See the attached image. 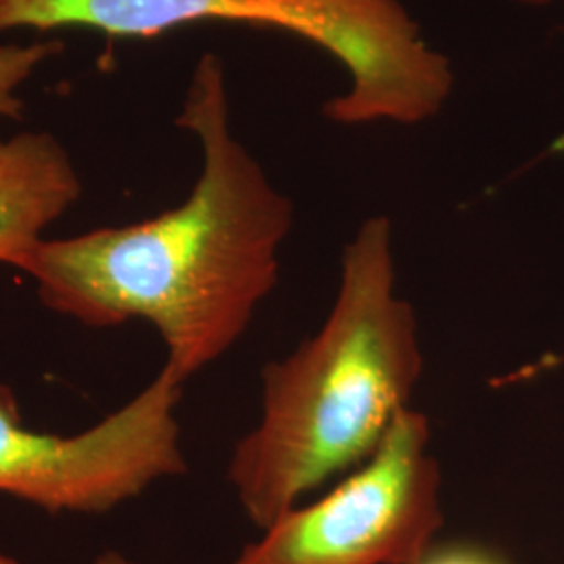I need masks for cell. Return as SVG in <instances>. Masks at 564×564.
Listing matches in <instances>:
<instances>
[{"instance_id":"8992f818","label":"cell","mask_w":564,"mask_h":564,"mask_svg":"<svg viewBox=\"0 0 564 564\" xmlns=\"http://www.w3.org/2000/svg\"><path fill=\"white\" fill-rule=\"evenodd\" d=\"M80 195V176L57 137L41 130L0 139V263L21 270Z\"/></svg>"},{"instance_id":"5b68a950","label":"cell","mask_w":564,"mask_h":564,"mask_svg":"<svg viewBox=\"0 0 564 564\" xmlns=\"http://www.w3.org/2000/svg\"><path fill=\"white\" fill-rule=\"evenodd\" d=\"M182 387L162 368L101 423L55 435L28 429L15 391L0 383V494L51 514H101L160 479L184 475Z\"/></svg>"},{"instance_id":"277c9868","label":"cell","mask_w":564,"mask_h":564,"mask_svg":"<svg viewBox=\"0 0 564 564\" xmlns=\"http://www.w3.org/2000/svg\"><path fill=\"white\" fill-rule=\"evenodd\" d=\"M431 426L403 410L379 449L312 505L263 529L235 564H416L444 524Z\"/></svg>"},{"instance_id":"ba28073f","label":"cell","mask_w":564,"mask_h":564,"mask_svg":"<svg viewBox=\"0 0 564 564\" xmlns=\"http://www.w3.org/2000/svg\"><path fill=\"white\" fill-rule=\"evenodd\" d=\"M416 564H510L505 556L473 542L431 545Z\"/></svg>"},{"instance_id":"6da1fadb","label":"cell","mask_w":564,"mask_h":564,"mask_svg":"<svg viewBox=\"0 0 564 564\" xmlns=\"http://www.w3.org/2000/svg\"><path fill=\"white\" fill-rule=\"evenodd\" d=\"M176 123L202 144L186 202L142 223L44 239L21 265L42 305L76 323L155 326L186 383L241 339L279 281L293 203L230 132L223 59L203 55Z\"/></svg>"},{"instance_id":"30bf717a","label":"cell","mask_w":564,"mask_h":564,"mask_svg":"<svg viewBox=\"0 0 564 564\" xmlns=\"http://www.w3.org/2000/svg\"><path fill=\"white\" fill-rule=\"evenodd\" d=\"M88 564H139L134 561H130L128 556H123L120 552H102L95 561H90Z\"/></svg>"},{"instance_id":"3957f363","label":"cell","mask_w":564,"mask_h":564,"mask_svg":"<svg viewBox=\"0 0 564 564\" xmlns=\"http://www.w3.org/2000/svg\"><path fill=\"white\" fill-rule=\"evenodd\" d=\"M197 21L281 30L333 55L349 74V90L326 111L343 126L412 121L447 76L444 55L424 42L400 0H0V34L78 25L151 39Z\"/></svg>"},{"instance_id":"9c48e42d","label":"cell","mask_w":564,"mask_h":564,"mask_svg":"<svg viewBox=\"0 0 564 564\" xmlns=\"http://www.w3.org/2000/svg\"><path fill=\"white\" fill-rule=\"evenodd\" d=\"M563 364L564 354L563 356H545L544 360H540V362L533 364V366H529V368H524V370H519V372L510 375V377H508V381L505 379V383L521 381L524 377H538L540 372H544V370H554V368H558V366H563Z\"/></svg>"},{"instance_id":"7c38bea8","label":"cell","mask_w":564,"mask_h":564,"mask_svg":"<svg viewBox=\"0 0 564 564\" xmlns=\"http://www.w3.org/2000/svg\"><path fill=\"white\" fill-rule=\"evenodd\" d=\"M517 2H523V4H533V7H540V4H547L550 0H517Z\"/></svg>"},{"instance_id":"8fae6325","label":"cell","mask_w":564,"mask_h":564,"mask_svg":"<svg viewBox=\"0 0 564 564\" xmlns=\"http://www.w3.org/2000/svg\"><path fill=\"white\" fill-rule=\"evenodd\" d=\"M0 564H20L15 558H11V556H7L4 552H0Z\"/></svg>"},{"instance_id":"7a4b0ae2","label":"cell","mask_w":564,"mask_h":564,"mask_svg":"<svg viewBox=\"0 0 564 564\" xmlns=\"http://www.w3.org/2000/svg\"><path fill=\"white\" fill-rule=\"evenodd\" d=\"M423 375L419 321L395 291L393 232L368 218L345 247L321 330L262 370V416L228 464L249 521L265 529L303 496L366 463Z\"/></svg>"},{"instance_id":"52a82bcc","label":"cell","mask_w":564,"mask_h":564,"mask_svg":"<svg viewBox=\"0 0 564 564\" xmlns=\"http://www.w3.org/2000/svg\"><path fill=\"white\" fill-rule=\"evenodd\" d=\"M63 51V42L44 41L34 44L0 46V118L20 120L23 111L20 90L42 63Z\"/></svg>"}]
</instances>
